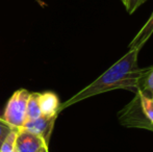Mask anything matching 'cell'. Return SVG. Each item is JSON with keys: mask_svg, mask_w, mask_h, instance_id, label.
<instances>
[{"mask_svg": "<svg viewBox=\"0 0 153 152\" xmlns=\"http://www.w3.org/2000/svg\"><path fill=\"white\" fill-rule=\"evenodd\" d=\"M139 52L140 50L137 49H129L124 56H122L117 63L108 68L104 73L97 77V79H95L91 85L85 87L72 98L61 104L59 112L87 98L114 90L123 89L137 91L140 79L148 70V68L137 67Z\"/></svg>", "mask_w": 153, "mask_h": 152, "instance_id": "6da1fadb", "label": "cell"}, {"mask_svg": "<svg viewBox=\"0 0 153 152\" xmlns=\"http://www.w3.org/2000/svg\"><path fill=\"white\" fill-rule=\"evenodd\" d=\"M29 96L30 93L27 90L20 89L8 99L4 110L3 120L12 127L20 129L26 122V108Z\"/></svg>", "mask_w": 153, "mask_h": 152, "instance_id": "7a4b0ae2", "label": "cell"}, {"mask_svg": "<svg viewBox=\"0 0 153 152\" xmlns=\"http://www.w3.org/2000/svg\"><path fill=\"white\" fill-rule=\"evenodd\" d=\"M119 120L122 125L127 127L144 128L153 131V127L145 118L140 105L139 96L135 94L133 99L119 113Z\"/></svg>", "mask_w": 153, "mask_h": 152, "instance_id": "3957f363", "label": "cell"}, {"mask_svg": "<svg viewBox=\"0 0 153 152\" xmlns=\"http://www.w3.org/2000/svg\"><path fill=\"white\" fill-rule=\"evenodd\" d=\"M44 146H48V143L43 138L22 128L18 129L15 141L16 152H38Z\"/></svg>", "mask_w": 153, "mask_h": 152, "instance_id": "277c9868", "label": "cell"}, {"mask_svg": "<svg viewBox=\"0 0 153 152\" xmlns=\"http://www.w3.org/2000/svg\"><path fill=\"white\" fill-rule=\"evenodd\" d=\"M55 119H56V117L46 118L41 116L40 118H38L36 120L26 121L21 128L27 130V131L31 132V133L36 134L38 136H41L48 143L50 134L52 132Z\"/></svg>", "mask_w": 153, "mask_h": 152, "instance_id": "5b68a950", "label": "cell"}, {"mask_svg": "<svg viewBox=\"0 0 153 152\" xmlns=\"http://www.w3.org/2000/svg\"><path fill=\"white\" fill-rule=\"evenodd\" d=\"M39 104L42 117H56L59 113V100L56 94L52 92L39 93Z\"/></svg>", "mask_w": 153, "mask_h": 152, "instance_id": "8992f818", "label": "cell"}, {"mask_svg": "<svg viewBox=\"0 0 153 152\" xmlns=\"http://www.w3.org/2000/svg\"><path fill=\"white\" fill-rule=\"evenodd\" d=\"M152 33H153V12L151 16L149 17V19L147 20V22L143 25V27L140 29L139 33L132 39V41L129 44V49L141 50L144 45L147 43V41L152 36Z\"/></svg>", "mask_w": 153, "mask_h": 152, "instance_id": "52a82bcc", "label": "cell"}, {"mask_svg": "<svg viewBox=\"0 0 153 152\" xmlns=\"http://www.w3.org/2000/svg\"><path fill=\"white\" fill-rule=\"evenodd\" d=\"M135 94L139 96L142 112H143L145 118L147 119V121L150 123V125L153 127V98L151 96L145 95L139 90L135 91Z\"/></svg>", "mask_w": 153, "mask_h": 152, "instance_id": "ba28073f", "label": "cell"}, {"mask_svg": "<svg viewBox=\"0 0 153 152\" xmlns=\"http://www.w3.org/2000/svg\"><path fill=\"white\" fill-rule=\"evenodd\" d=\"M40 104H39V93H30L26 108V121H32L41 117Z\"/></svg>", "mask_w": 153, "mask_h": 152, "instance_id": "9c48e42d", "label": "cell"}, {"mask_svg": "<svg viewBox=\"0 0 153 152\" xmlns=\"http://www.w3.org/2000/svg\"><path fill=\"white\" fill-rule=\"evenodd\" d=\"M137 90L141 91L145 95L151 96L153 93V67H148V70L144 76L140 79Z\"/></svg>", "mask_w": 153, "mask_h": 152, "instance_id": "30bf717a", "label": "cell"}, {"mask_svg": "<svg viewBox=\"0 0 153 152\" xmlns=\"http://www.w3.org/2000/svg\"><path fill=\"white\" fill-rule=\"evenodd\" d=\"M17 132H18V129L14 128L7 134V136L5 138V140L3 141L1 147H0V152H16L15 151V141H16Z\"/></svg>", "mask_w": 153, "mask_h": 152, "instance_id": "8fae6325", "label": "cell"}, {"mask_svg": "<svg viewBox=\"0 0 153 152\" xmlns=\"http://www.w3.org/2000/svg\"><path fill=\"white\" fill-rule=\"evenodd\" d=\"M13 129H14V127H12L7 122L4 121L3 118H0V147H1L3 141L5 140V138L7 136V134Z\"/></svg>", "mask_w": 153, "mask_h": 152, "instance_id": "7c38bea8", "label": "cell"}, {"mask_svg": "<svg viewBox=\"0 0 153 152\" xmlns=\"http://www.w3.org/2000/svg\"><path fill=\"white\" fill-rule=\"evenodd\" d=\"M147 0H128L126 5V10L129 14H133L142 4H144Z\"/></svg>", "mask_w": 153, "mask_h": 152, "instance_id": "4fadbf2b", "label": "cell"}, {"mask_svg": "<svg viewBox=\"0 0 153 152\" xmlns=\"http://www.w3.org/2000/svg\"><path fill=\"white\" fill-rule=\"evenodd\" d=\"M38 152H48V146H44L43 148H41Z\"/></svg>", "mask_w": 153, "mask_h": 152, "instance_id": "5bb4252c", "label": "cell"}, {"mask_svg": "<svg viewBox=\"0 0 153 152\" xmlns=\"http://www.w3.org/2000/svg\"><path fill=\"white\" fill-rule=\"evenodd\" d=\"M122 1V3L124 4V6L126 7V5H127V3H128V0H121Z\"/></svg>", "mask_w": 153, "mask_h": 152, "instance_id": "9a60e30c", "label": "cell"}, {"mask_svg": "<svg viewBox=\"0 0 153 152\" xmlns=\"http://www.w3.org/2000/svg\"><path fill=\"white\" fill-rule=\"evenodd\" d=\"M151 97H152V98H153V93H152V95H151Z\"/></svg>", "mask_w": 153, "mask_h": 152, "instance_id": "2e32d148", "label": "cell"}]
</instances>
